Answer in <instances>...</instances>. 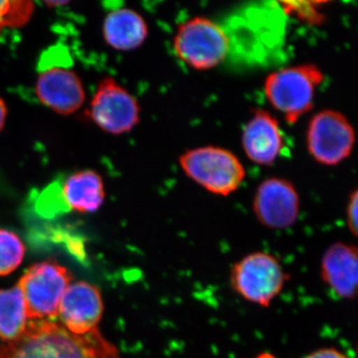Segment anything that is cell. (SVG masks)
<instances>
[{"label": "cell", "instance_id": "cell-1", "mask_svg": "<svg viewBox=\"0 0 358 358\" xmlns=\"http://www.w3.org/2000/svg\"><path fill=\"white\" fill-rule=\"evenodd\" d=\"M225 32V63L238 69L274 67L286 58L288 10L282 2H249L219 22Z\"/></svg>", "mask_w": 358, "mask_h": 358}, {"label": "cell", "instance_id": "cell-2", "mask_svg": "<svg viewBox=\"0 0 358 358\" xmlns=\"http://www.w3.org/2000/svg\"><path fill=\"white\" fill-rule=\"evenodd\" d=\"M0 358H121L98 329L75 334L54 320H29L20 338L0 345Z\"/></svg>", "mask_w": 358, "mask_h": 358}, {"label": "cell", "instance_id": "cell-3", "mask_svg": "<svg viewBox=\"0 0 358 358\" xmlns=\"http://www.w3.org/2000/svg\"><path fill=\"white\" fill-rule=\"evenodd\" d=\"M324 81L319 66H292L270 73L264 91L270 105L281 113L287 122L294 124L313 109L315 94Z\"/></svg>", "mask_w": 358, "mask_h": 358}, {"label": "cell", "instance_id": "cell-4", "mask_svg": "<svg viewBox=\"0 0 358 358\" xmlns=\"http://www.w3.org/2000/svg\"><path fill=\"white\" fill-rule=\"evenodd\" d=\"M179 164L188 178L219 196L236 192L246 176L243 164L236 155L214 145L186 150L179 157Z\"/></svg>", "mask_w": 358, "mask_h": 358}, {"label": "cell", "instance_id": "cell-5", "mask_svg": "<svg viewBox=\"0 0 358 358\" xmlns=\"http://www.w3.org/2000/svg\"><path fill=\"white\" fill-rule=\"evenodd\" d=\"M288 280L279 259L267 252L248 254L230 271L231 287L235 293L262 308L270 307Z\"/></svg>", "mask_w": 358, "mask_h": 358}, {"label": "cell", "instance_id": "cell-6", "mask_svg": "<svg viewBox=\"0 0 358 358\" xmlns=\"http://www.w3.org/2000/svg\"><path fill=\"white\" fill-rule=\"evenodd\" d=\"M173 49L185 64L194 70L206 71L225 63L228 42L219 22L196 16L179 26Z\"/></svg>", "mask_w": 358, "mask_h": 358}, {"label": "cell", "instance_id": "cell-7", "mask_svg": "<svg viewBox=\"0 0 358 358\" xmlns=\"http://www.w3.org/2000/svg\"><path fill=\"white\" fill-rule=\"evenodd\" d=\"M72 282L67 268L55 261L32 265L17 286L22 292L29 320H54L66 289Z\"/></svg>", "mask_w": 358, "mask_h": 358}, {"label": "cell", "instance_id": "cell-8", "mask_svg": "<svg viewBox=\"0 0 358 358\" xmlns=\"http://www.w3.org/2000/svg\"><path fill=\"white\" fill-rule=\"evenodd\" d=\"M306 140L308 154L315 162L336 166L352 155L355 131L343 113L324 110L313 115Z\"/></svg>", "mask_w": 358, "mask_h": 358}, {"label": "cell", "instance_id": "cell-9", "mask_svg": "<svg viewBox=\"0 0 358 358\" xmlns=\"http://www.w3.org/2000/svg\"><path fill=\"white\" fill-rule=\"evenodd\" d=\"M88 115L106 133L127 134L138 126L141 107L133 95L112 77L103 78L92 99Z\"/></svg>", "mask_w": 358, "mask_h": 358}, {"label": "cell", "instance_id": "cell-10", "mask_svg": "<svg viewBox=\"0 0 358 358\" xmlns=\"http://www.w3.org/2000/svg\"><path fill=\"white\" fill-rule=\"evenodd\" d=\"M257 220L273 230L288 229L300 217L301 199L293 182L282 178L265 179L253 199Z\"/></svg>", "mask_w": 358, "mask_h": 358}, {"label": "cell", "instance_id": "cell-11", "mask_svg": "<svg viewBox=\"0 0 358 358\" xmlns=\"http://www.w3.org/2000/svg\"><path fill=\"white\" fill-rule=\"evenodd\" d=\"M35 92L41 103L63 115L77 112L86 98L80 77L63 65L42 68L35 85Z\"/></svg>", "mask_w": 358, "mask_h": 358}, {"label": "cell", "instance_id": "cell-12", "mask_svg": "<svg viewBox=\"0 0 358 358\" xmlns=\"http://www.w3.org/2000/svg\"><path fill=\"white\" fill-rule=\"evenodd\" d=\"M103 313L102 294L98 287L87 282H73L61 299L58 322L72 334H86L98 329Z\"/></svg>", "mask_w": 358, "mask_h": 358}, {"label": "cell", "instance_id": "cell-13", "mask_svg": "<svg viewBox=\"0 0 358 358\" xmlns=\"http://www.w3.org/2000/svg\"><path fill=\"white\" fill-rule=\"evenodd\" d=\"M285 143L277 117L268 110H254L242 131V148L246 157L258 166H272L282 155Z\"/></svg>", "mask_w": 358, "mask_h": 358}, {"label": "cell", "instance_id": "cell-14", "mask_svg": "<svg viewBox=\"0 0 358 358\" xmlns=\"http://www.w3.org/2000/svg\"><path fill=\"white\" fill-rule=\"evenodd\" d=\"M322 281L338 298L352 300L357 294L358 251L355 245L336 242L320 261Z\"/></svg>", "mask_w": 358, "mask_h": 358}, {"label": "cell", "instance_id": "cell-15", "mask_svg": "<svg viewBox=\"0 0 358 358\" xmlns=\"http://www.w3.org/2000/svg\"><path fill=\"white\" fill-rule=\"evenodd\" d=\"M103 34L105 41L115 50H136L147 40L148 26L133 9L117 8L106 16Z\"/></svg>", "mask_w": 358, "mask_h": 358}, {"label": "cell", "instance_id": "cell-16", "mask_svg": "<svg viewBox=\"0 0 358 358\" xmlns=\"http://www.w3.org/2000/svg\"><path fill=\"white\" fill-rule=\"evenodd\" d=\"M62 189L70 210L93 213L102 206L105 188L100 174L81 171L62 178Z\"/></svg>", "mask_w": 358, "mask_h": 358}, {"label": "cell", "instance_id": "cell-17", "mask_svg": "<svg viewBox=\"0 0 358 358\" xmlns=\"http://www.w3.org/2000/svg\"><path fill=\"white\" fill-rule=\"evenodd\" d=\"M28 322L25 301L20 287L0 289V339L9 343L20 338Z\"/></svg>", "mask_w": 358, "mask_h": 358}, {"label": "cell", "instance_id": "cell-18", "mask_svg": "<svg viewBox=\"0 0 358 358\" xmlns=\"http://www.w3.org/2000/svg\"><path fill=\"white\" fill-rule=\"evenodd\" d=\"M25 246L15 233L0 229V277L11 274L22 263Z\"/></svg>", "mask_w": 358, "mask_h": 358}, {"label": "cell", "instance_id": "cell-19", "mask_svg": "<svg viewBox=\"0 0 358 358\" xmlns=\"http://www.w3.org/2000/svg\"><path fill=\"white\" fill-rule=\"evenodd\" d=\"M35 209L45 218H53L71 211L63 193L62 178L56 179L39 193Z\"/></svg>", "mask_w": 358, "mask_h": 358}, {"label": "cell", "instance_id": "cell-20", "mask_svg": "<svg viewBox=\"0 0 358 358\" xmlns=\"http://www.w3.org/2000/svg\"><path fill=\"white\" fill-rule=\"evenodd\" d=\"M32 11L33 4L29 1H0V34L4 28L24 24Z\"/></svg>", "mask_w": 358, "mask_h": 358}, {"label": "cell", "instance_id": "cell-21", "mask_svg": "<svg viewBox=\"0 0 358 358\" xmlns=\"http://www.w3.org/2000/svg\"><path fill=\"white\" fill-rule=\"evenodd\" d=\"M358 194L357 190H355L350 195L348 205H346V224H348V230L353 236H357V214H358Z\"/></svg>", "mask_w": 358, "mask_h": 358}, {"label": "cell", "instance_id": "cell-22", "mask_svg": "<svg viewBox=\"0 0 358 358\" xmlns=\"http://www.w3.org/2000/svg\"><path fill=\"white\" fill-rule=\"evenodd\" d=\"M303 358H348V357L336 348H326L315 350V352H310V355H306Z\"/></svg>", "mask_w": 358, "mask_h": 358}, {"label": "cell", "instance_id": "cell-23", "mask_svg": "<svg viewBox=\"0 0 358 358\" xmlns=\"http://www.w3.org/2000/svg\"><path fill=\"white\" fill-rule=\"evenodd\" d=\"M7 117V107L3 99L0 96V133L4 128Z\"/></svg>", "mask_w": 358, "mask_h": 358}, {"label": "cell", "instance_id": "cell-24", "mask_svg": "<svg viewBox=\"0 0 358 358\" xmlns=\"http://www.w3.org/2000/svg\"><path fill=\"white\" fill-rule=\"evenodd\" d=\"M256 358H277L275 355H273L272 353L268 352H263L261 355H259Z\"/></svg>", "mask_w": 358, "mask_h": 358}]
</instances>
